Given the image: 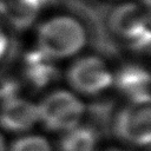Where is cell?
<instances>
[{
    "label": "cell",
    "instance_id": "6da1fadb",
    "mask_svg": "<svg viewBox=\"0 0 151 151\" xmlns=\"http://www.w3.org/2000/svg\"><path fill=\"white\" fill-rule=\"evenodd\" d=\"M83 26L71 17H55L42 22L38 29L39 52L55 59L76 54L85 45Z\"/></svg>",
    "mask_w": 151,
    "mask_h": 151
},
{
    "label": "cell",
    "instance_id": "7a4b0ae2",
    "mask_svg": "<svg viewBox=\"0 0 151 151\" xmlns=\"http://www.w3.org/2000/svg\"><path fill=\"white\" fill-rule=\"evenodd\" d=\"M83 103L67 91H55L38 105L39 119L52 131H70L79 124L84 114Z\"/></svg>",
    "mask_w": 151,
    "mask_h": 151
},
{
    "label": "cell",
    "instance_id": "3957f363",
    "mask_svg": "<svg viewBox=\"0 0 151 151\" xmlns=\"http://www.w3.org/2000/svg\"><path fill=\"white\" fill-rule=\"evenodd\" d=\"M109 24L111 29L127 39L133 48L143 50L149 47V18L142 6L132 2L117 6L110 14Z\"/></svg>",
    "mask_w": 151,
    "mask_h": 151
},
{
    "label": "cell",
    "instance_id": "277c9868",
    "mask_svg": "<svg viewBox=\"0 0 151 151\" xmlns=\"http://www.w3.org/2000/svg\"><path fill=\"white\" fill-rule=\"evenodd\" d=\"M113 130L117 137L130 144L146 146L151 140V113L149 104H137L124 107L116 116Z\"/></svg>",
    "mask_w": 151,
    "mask_h": 151
},
{
    "label": "cell",
    "instance_id": "5b68a950",
    "mask_svg": "<svg viewBox=\"0 0 151 151\" xmlns=\"http://www.w3.org/2000/svg\"><path fill=\"white\" fill-rule=\"evenodd\" d=\"M67 79L74 90L84 94H97L113 81L107 66L97 57H85L77 60L70 67Z\"/></svg>",
    "mask_w": 151,
    "mask_h": 151
},
{
    "label": "cell",
    "instance_id": "8992f818",
    "mask_svg": "<svg viewBox=\"0 0 151 151\" xmlns=\"http://www.w3.org/2000/svg\"><path fill=\"white\" fill-rule=\"evenodd\" d=\"M38 120V106L26 99L9 97L0 107V126L7 131H27Z\"/></svg>",
    "mask_w": 151,
    "mask_h": 151
},
{
    "label": "cell",
    "instance_id": "52a82bcc",
    "mask_svg": "<svg viewBox=\"0 0 151 151\" xmlns=\"http://www.w3.org/2000/svg\"><path fill=\"white\" fill-rule=\"evenodd\" d=\"M117 88L132 103L149 104L150 76L146 70L136 65L123 67L114 79Z\"/></svg>",
    "mask_w": 151,
    "mask_h": 151
},
{
    "label": "cell",
    "instance_id": "ba28073f",
    "mask_svg": "<svg viewBox=\"0 0 151 151\" xmlns=\"http://www.w3.org/2000/svg\"><path fill=\"white\" fill-rule=\"evenodd\" d=\"M44 0H0V14L15 28H27L37 18Z\"/></svg>",
    "mask_w": 151,
    "mask_h": 151
},
{
    "label": "cell",
    "instance_id": "9c48e42d",
    "mask_svg": "<svg viewBox=\"0 0 151 151\" xmlns=\"http://www.w3.org/2000/svg\"><path fill=\"white\" fill-rule=\"evenodd\" d=\"M50 59L39 51L28 55L26 76L35 87H44L57 79L58 71Z\"/></svg>",
    "mask_w": 151,
    "mask_h": 151
},
{
    "label": "cell",
    "instance_id": "30bf717a",
    "mask_svg": "<svg viewBox=\"0 0 151 151\" xmlns=\"http://www.w3.org/2000/svg\"><path fill=\"white\" fill-rule=\"evenodd\" d=\"M96 133L90 127H74L60 142V151H94Z\"/></svg>",
    "mask_w": 151,
    "mask_h": 151
},
{
    "label": "cell",
    "instance_id": "8fae6325",
    "mask_svg": "<svg viewBox=\"0 0 151 151\" xmlns=\"http://www.w3.org/2000/svg\"><path fill=\"white\" fill-rule=\"evenodd\" d=\"M11 151H52L48 142L39 136H26L12 144Z\"/></svg>",
    "mask_w": 151,
    "mask_h": 151
},
{
    "label": "cell",
    "instance_id": "7c38bea8",
    "mask_svg": "<svg viewBox=\"0 0 151 151\" xmlns=\"http://www.w3.org/2000/svg\"><path fill=\"white\" fill-rule=\"evenodd\" d=\"M7 45H8L7 37H6L5 32L0 28V58L5 54V52H6V50H7Z\"/></svg>",
    "mask_w": 151,
    "mask_h": 151
},
{
    "label": "cell",
    "instance_id": "4fadbf2b",
    "mask_svg": "<svg viewBox=\"0 0 151 151\" xmlns=\"http://www.w3.org/2000/svg\"><path fill=\"white\" fill-rule=\"evenodd\" d=\"M0 151H6V144L4 140V137L0 134Z\"/></svg>",
    "mask_w": 151,
    "mask_h": 151
},
{
    "label": "cell",
    "instance_id": "5bb4252c",
    "mask_svg": "<svg viewBox=\"0 0 151 151\" xmlns=\"http://www.w3.org/2000/svg\"><path fill=\"white\" fill-rule=\"evenodd\" d=\"M110 151H120V150H110Z\"/></svg>",
    "mask_w": 151,
    "mask_h": 151
}]
</instances>
